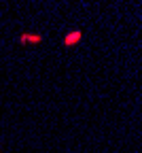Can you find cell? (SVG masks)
Wrapping results in <instances>:
<instances>
[{"label": "cell", "mask_w": 142, "mask_h": 153, "mask_svg": "<svg viewBox=\"0 0 142 153\" xmlns=\"http://www.w3.org/2000/svg\"><path fill=\"white\" fill-rule=\"evenodd\" d=\"M81 38H83V32H81V30H72V32H68L64 36V45L66 47H74V45H78Z\"/></svg>", "instance_id": "1"}, {"label": "cell", "mask_w": 142, "mask_h": 153, "mask_svg": "<svg viewBox=\"0 0 142 153\" xmlns=\"http://www.w3.org/2000/svg\"><path fill=\"white\" fill-rule=\"evenodd\" d=\"M40 41H43V36H40V34H21V36H19V43H21V45H38Z\"/></svg>", "instance_id": "2"}, {"label": "cell", "mask_w": 142, "mask_h": 153, "mask_svg": "<svg viewBox=\"0 0 142 153\" xmlns=\"http://www.w3.org/2000/svg\"><path fill=\"white\" fill-rule=\"evenodd\" d=\"M0 153H2V151H0Z\"/></svg>", "instance_id": "3"}]
</instances>
